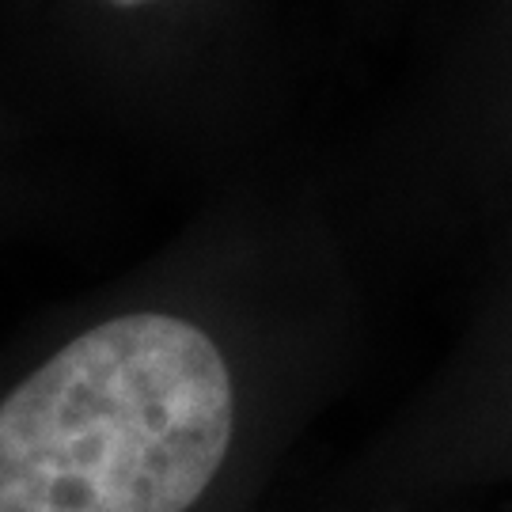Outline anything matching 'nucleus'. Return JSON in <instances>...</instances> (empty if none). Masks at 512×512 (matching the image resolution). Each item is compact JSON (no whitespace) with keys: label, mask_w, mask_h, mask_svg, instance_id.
<instances>
[{"label":"nucleus","mask_w":512,"mask_h":512,"mask_svg":"<svg viewBox=\"0 0 512 512\" xmlns=\"http://www.w3.org/2000/svg\"><path fill=\"white\" fill-rule=\"evenodd\" d=\"M0 512H145L46 357L0 391Z\"/></svg>","instance_id":"nucleus-1"},{"label":"nucleus","mask_w":512,"mask_h":512,"mask_svg":"<svg viewBox=\"0 0 512 512\" xmlns=\"http://www.w3.org/2000/svg\"><path fill=\"white\" fill-rule=\"evenodd\" d=\"M114 4H122V8H141V4H152V0H114Z\"/></svg>","instance_id":"nucleus-2"}]
</instances>
